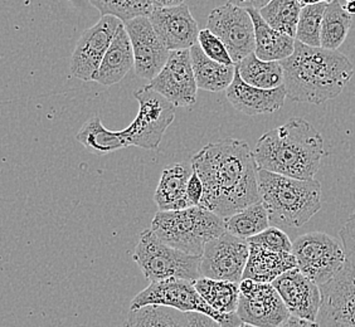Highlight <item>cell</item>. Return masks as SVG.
Returning <instances> with one entry per match:
<instances>
[{"label": "cell", "mask_w": 355, "mask_h": 327, "mask_svg": "<svg viewBox=\"0 0 355 327\" xmlns=\"http://www.w3.org/2000/svg\"><path fill=\"white\" fill-rule=\"evenodd\" d=\"M191 168L205 186L202 208L228 218L261 203L259 165L246 141L227 137L207 143L191 157Z\"/></svg>", "instance_id": "1"}, {"label": "cell", "mask_w": 355, "mask_h": 327, "mask_svg": "<svg viewBox=\"0 0 355 327\" xmlns=\"http://www.w3.org/2000/svg\"><path fill=\"white\" fill-rule=\"evenodd\" d=\"M287 98L321 105L342 94L354 75L352 62L339 51L309 47L296 41L293 55L281 61Z\"/></svg>", "instance_id": "2"}, {"label": "cell", "mask_w": 355, "mask_h": 327, "mask_svg": "<svg viewBox=\"0 0 355 327\" xmlns=\"http://www.w3.org/2000/svg\"><path fill=\"white\" fill-rule=\"evenodd\" d=\"M253 152L260 169L300 180L314 179L327 154L320 132L304 118L267 131Z\"/></svg>", "instance_id": "3"}, {"label": "cell", "mask_w": 355, "mask_h": 327, "mask_svg": "<svg viewBox=\"0 0 355 327\" xmlns=\"http://www.w3.org/2000/svg\"><path fill=\"white\" fill-rule=\"evenodd\" d=\"M259 185L261 203L272 224L301 228L321 209V184L316 179L300 180L259 169Z\"/></svg>", "instance_id": "4"}, {"label": "cell", "mask_w": 355, "mask_h": 327, "mask_svg": "<svg viewBox=\"0 0 355 327\" xmlns=\"http://www.w3.org/2000/svg\"><path fill=\"white\" fill-rule=\"evenodd\" d=\"M150 229L166 245L199 257L208 242L225 233V219L202 206L159 211L151 222Z\"/></svg>", "instance_id": "5"}, {"label": "cell", "mask_w": 355, "mask_h": 327, "mask_svg": "<svg viewBox=\"0 0 355 327\" xmlns=\"http://www.w3.org/2000/svg\"><path fill=\"white\" fill-rule=\"evenodd\" d=\"M134 260L150 283L169 279L196 282L202 277L199 256L173 248L157 238L151 229L140 234Z\"/></svg>", "instance_id": "6"}, {"label": "cell", "mask_w": 355, "mask_h": 327, "mask_svg": "<svg viewBox=\"0 0 355 327\" xmlns=\"http://www.w3.org/2000/svg\"><path fill=\"white\" fill-rule=\"evenodd\" d=\"M148 305H162L177 308L183 312L208 315L219 322L222 327H241L243 325L237 312L225 315L213 310L199 294L191 281L169 279L150 283L131 301L130 310H137Z\"/></svg>", "instance_id": "7"}, {"label": "cell", "mask_w": 355, "mask_h": 327, "mask_svg": "<svg viewBox=\"0 0 355 327\" xmlns=\"http://www.w3.org/2000/svg\"><path fill=\"white\" fill-rule=\"evenodd\" d=\"M134 96L139 103V111L135 120L121 130V134L128 146L157 150L165 131L175 118V106L149 85Z\"/></svg>", "instance_id": "8"}, {"label": "cell", "mask_w": 355, "mask_h": 327, "mask_svg": "<svg viewBox=\"0 0 355 327\" xmlns=\"http://www.w3.org/2000/svg\"><path fill=\"white\" fill-rule=\"evenodd\" d=\"M293 254L297 268L319 286L334 280L347 263L343 243L328 233L310 232L297 237Z\"/></svg>", "instance_id": "9"}, {"label": "cell", "mask_w": 355, "mask_h": 327, "mask_svg": "<svg viewBox=\"0 0 355 327\" xmlns=\"http://www.w3.org/2000/svg\"><path fill=\"white\" fill-rule=\"evenodd\" d=\"M237 315L245 325L280 327L291 315L272 283L241 281Z\"/></svg>", "instance_id": "10"}, {"label": "cell", "mask_w": 355, "mask_h": 327, "mask_svg": "<svg viewBox=\"0 0 355 327\" xmlns=\"http://www.w3.org/2000/svg\"><path fill=\"white\" fill-rule=\"evenodd\" d=\"M250 257L246 239L225 232L205 245L200 257L202 277L241 283Z\"/></svg>", "instance_id": "11"}, {"label": "cell", "mask_w": 355, "mask_h": 327, "mask_svg": "<svg viewBox=\"0 0 355 327\" xmlns=\"http://www.w3.org/2000/svg\"><path fill=\"white\" fill-rule=\"evenodd\" d=\"M207 26L225 43L236 64L254 52V24L246 9L227 3L211 12Z\"/></svg>", "instance_id": "12"}, {"label": "cell", "mask_w": 355, "mask_h": 327, "mask_svg": "<svg viewBox=\"0 0 355 327\" xmlns=\"http://www.w3.org/2000/svg\"><path fill=\"white\" fill-rule=\"evenodd\" d=\"M116 17L105 15L94 27L85 30L71 57V73L81 81H94L117 29L123 24Z\"/></svg>", "instance_id": "13"}, {"label": "cell", "mask_w": 355, "mask_h": 327, "mask_svg": "<svg viewBox=\"0 0 355 327\" xmlns=\"http://www.w3.org/2000/svg\"><path fill=\"white\" fill-rule=\"evenodd\" d=\"M320 327H355V266L349 262L334 280L320 286Z\"/></svg>", "instance_id": "14"}, {"label": "cell", "mask_w": 355, "mask_h": 327, "mask_svg": "<svg viewBox=\"0 0 355 327\" xmlns=\"http://www.w3.org/2000/svg\"><path fill=\"white\" fill-rule=\"evenodd\" d=\"M175 107H188L197 101V81L193 71L191 49L173 51L164 69L149 83Z\"/></svg>", "instance_id": "15"}, {"label": "cell", "mask_w": 355, "mask_h": 327, "mask_svg": "<svg viewBox=\"0 0 355 327\" xmlns=\"http://www.w3.org/2000/svg\"><path fill=\"white\" fill-rule=\"evenodd\" d=\"M123 24L132 44L137 75L146 81H153L164 69L171 51L157 35L149 17H139Z\"/></svg>", "instance_id": "16"}, {"label": "cell", "mask_w": 355, "mask_h": 327, "mask_svg": "<svg viewBox=\"0 0 355 327\" xmlns=\"http://www.w3.org/2000/svg\"><path fill=\"white\" fill-rule=\"evenodd\" d=\"M272 286L285 302L291 316L316 322L322 302L320 286L306 277L297 267L273 281Z\"/></svg>", "instance_id": "17"}, {"label": "cell", "mask_w": 355, "mask_h": 327, "mask_svg": "<svg viewBox=\"0 0 355 327\" xmlns=\"http://www.w3.org/2000/svg\"><path fill=\"white\" fill-rule=\"evenodd\" d=\"M153 27L166 48L173 51L191 49L198 43L199 28L188 6L154 8L149 15Z\"/></svg>", "instance_id": "18"}, {"label": "cell", "mask_w": 355, "mask_h": 327, "mask_svg": "<svg viewBox=\"0 0 355 327\" xmlns=\"http://www.w3.org/2000/svg\"><path fill=\"white\" fill-rule=\"evenodd\" d=\"M225 95L234 109L248 116L273 114L284 106L287 98L285 85L273 89L254 87L241 78L237 67L234 80L231 86L225 89Z\"/></svg>", "instance_id": "19"}, {"label": "cell", "mask_w": 355, "mask_h": 327, "mask_svg": "<svg viewBox=\"0 0 355 327\" xmlns=\"http://www.w3.org/2000/svg\"><path fill=\"white\" fill-rule=\"evenodd\" d=\"M131 69H135V57L130 37L123 23L117 29L115 38L103 57V63L94 77V81L103 86H112L123 80Z\"/></svg>", "instance_id": "20"}, {"label": "cell", "mask_w": 355, "mask_h": 327, "mask_svg": "<svg viewBox=\"0 0 355 327\" xmlns=\"http://www.w3.org/2000/svg\"><path fill=\"white\" fill-rule=\"evenodd\" d=\"M191 171V168L185 164H173L165 168L154 194L159 211H183L191 208L187 188Z\"/></svg>", "instance_id": "21"}, {"label": "cell", "mask_w": 355, "mask_h": 327, "mask_svg": "<svg viewBox=\"0 0 355 327\" xmlns=\"http://www.w3.org/2000/svg\"><path fill=\"white\" fill-rule=\"evenodd\" d=\"M296 267L297 262L293 253L272 252L259 245H250V257L243 280L272 283L284 273Z\"/></svg>", "instance_id": "22"}, {"label": "cell", "mask_w": 355, "mask_h": 327, "mask_svg": "<svg viewBox=\"0 0 355 327\" xmlns=\"http://www.w3.org/2000/svg\"><path fill=\"white\" fill-rule=\"evenodd\" d=\"M248 13L254 24L256 49L254 53L262 61L281 62L293 55L295 51V38L284 35L268 26L259 10L250 9Z\"/></svg>", "instance_id": "23"}, {"label": "cell", "mask_w": 355, "mask_h": 327, "mask_svg": "<svg viewBox=\"0 0 355 327\" xmlns=\"http://www.w3.org/2000/svg\"><path fill=\"white\" fill-rule=\"evenodd\" d=\"M191 63L199 89L208 92H220L231 86L236 66H225L213 61L203 52L199 43L191 48Z\"/></svg>", "instance_id": "24"}, {"label": "cell", "mask_w": 355, "mask_h": 327, "mask_svg": "<svg viewBox=\"0 0 355 327\" xmlns=\"http://www.w3.org/2000/svg\"><path fill=\"white\" fill-rule=\"evenodd\" d=\"M76 139L87 150L92 151L97 155H105L129 148L121 131H111L107 129L106 126H103L101 118L97 115L83 123L81 130L77 132Z\"/></svg>", "instance_id": "25"}, {"label": "cell", "mask_w": 355, "mask_h": 327, "mask_svg": "<svg viewBox=\"0 0 355 327\" xmlns=\"http://www.w3.org/2000/svg\"><path fill=\"white\" fill-rule=\"evenodd\" d=\"M236 67L241 78L254 87L273 89L285 85L281 62L262 61L254 52L239 62Z\"/></svg>", "instance_id": "26"}, {"label": "cell", "mask_w": 355, "mask_h": 327, "mask_svg": "<svg viewBox=\"0 0 355 327\" xmlns=\"http://www.w3.org/2000/svg\"><path fill=\"white\" fill-rule=\"evenodd\" d=\"M125 327H191L188 312L173 307L148 305L130 310Z\"/></svg>", "instance_id": "27"}, {"label": "cell", "mask_w": 355, "mask_h": 327, "mask_svg": "<svg viewBox=\"0 0 355 327\" xmlns=\"http://www.w3.org/2000/svg\"><path fill=\"white\" fill-rule=\"evenodd\" d=\"M193 283L205 302L219 314L237 312L239 283L230 281L211 280L205 277H200Z\"/></svg>", "instance_id": "28"}, {"label": "cell", "mask_w": 355, "mask_h": 327, "mask_svg": "<svg viewBox=\"0 0 355 327\" xmlns=\"http://www.w3.org/2000/svg\"><path fill=\"white\" fill-rule=\"evenodd\" d=\"M352 21L353 15L344 9L339 0L329 3L322 19L321 47L338 51L348 37Z\"/></svg>", "instance_id": "29"}, {"label": "cell", "mask_w": 355, "mask_h": 327, "mask_svg": "<svg viewBox=\"0 0 355 327\" xmlns=\"http://www.w3.org/2000/svg\"><path fill=\"white\" fill-rule=\"evenodd\" d=\"M270 217L262 203L251 205L243 211L225 218V232L239 238L248 239L270 228Z\"/></svg>", "instance_id": "30"}, {"label": "cell", "mask_w": 355, "mask_h": 327, "mask_svg": "<svg viewBox=\"0 0 355 327\" xmlns=\"http://www.w3.org/2000/svg\"><path fill=\"white\" fill-rule=\"evenodd\" d=\"M301 9L297 0H272L261 9L260 14L273 29L296 38Z\"/></svg>", "instance_id": "31"}, {"label": "cell", "mask_w": 355, "mask_h": 327, "mask_svg": "<svg viewBox=\"0 0 355 327\" xmlns=\"http://www.w3.org/2000/svg\"><path fill=\"white\" fill-rule=\"evenodd\" d=\"M328 4L329 3H320L301 9L296 41L301 42L309 47H321V28Z\"/></svg>", "instance_id": "32"}, {"label": "cell", "mask_w": 355, "mask_h": 327, "mask_svg": "<svg viewBox=\"0 0 355 327\" xmlns=\"http://www.w3.org/2000/svg\"><path fill=\"white\" fill-rule=\"evenodd\" d=\"M247 242L248 245H259L272 252L293 253V242L279 227H270L260 234L247 239Z\"/></svg>", "instance_id": "33"}, {"label": "cell", "mask_w": 355, "mask_h": 327, "mask_svg": "<svg viewBox=\"0 0 355 327\" xmlns=\"http://www.w3.org/2000/svg\"><path fill=\"white\" fill-rule=\"evenodd\" d=\"M198 43L205 55H208L213 61L218 62L225 66H236L225 43L220 41L218 37L211 32L208 28L202 29L199 32Z\"/></svg>", "instance_id": "34"}, {"label": "cell", "mask_w": 355, "mask_h": 327, "mask_svg": "<svg viewBox=\"0 0 355 327\" xmlns=\"http://www.w3.org/2000/svg\"><path fill=\"white\" fill-rule=\"evenodd\" d=\"M339 237L342 239L347 262L355 266V213L345 222V224L339 232Z\"/></svg>", "instance_id": "35"}, {"label": "cell", "mask_w": 355, "mask_h": 327, "mask_svg": "<svg viewBox=\"0 0 355 327\" xmlns=\"http://www.w3.org/2000/svg\"><path fill=\"white\" fill-rule=\"evenodd\" d=\"M187 194H188V199L191 202V206L202 205L203 197H205V186H203V182L199 177L197 171H191L189 182H188V188H187Z\"/></svg>", "instance_id": "36"}, {"label": "cell", "mask_w": 355, "mask_h": 327, "mask_svg": "<svg viewBox=\"0 0 355 327\" xmlns=\"http://www.w3.org/2000/svg\"><path fill=\"white\" fill-rule=\"evenodd\" d=\"M191 327H222L217 321L208 315L200 312H188Z\"/></svg>", "instance_id": "37"}, {"label": "cell", "mask_w": 355, "mask_h": 327, "mask_svg": "<svg viewBox=\"0 0 355 327\" xmlns=\"http://www.w3.org/2000/svg\"><path fill=\"white\" fill-rule=\"evenodd\" d=\"M272 0H228V3H231L236 7L243 8L246 10L254 9L260 12L262 8L266 7L268 3H271Z\"/></svg>", "instance_id": "38"}, {"label": "cell", "mask_w": 355, "mask_h": 327, "mask_svg": "<svg viewBox=\"0 0 355 327\" xmlns=\"http://www.w3.org/2000/svg\"><path fill=\"white\" fill-rule=\"evenodd\" d=\"M280 327H320L318 322H311V321L301 320L297 317L291 316L288 320Z\"/></svg>", "instance_id": "39"}, {"label": "cell", "mask_w": 355, "mask_h": 327, "mask_svg": "<svg viewBox=\"0 0 355 327\" xmlns=\"http://www.w3.org/2000/svg\"><path fill=\"white\" fill-rule=\"evenodd\" d=\"M185 0H151L154 8L177 7L184 4Z\"/></svg>", "instance_id": "40"}, {"label": "cell", "mask_w": 355, "mask_h": 327, "mask_svg": "<svg viewBox=\"0 0 355 327\" xmlns=\"http://www.w3.org/2000/svg\"><path fill=\"white\" fill-rule=\"evenodd\" d=\"M297 1L300 3V6L302 8L316 6V4H320V3H328L327 0H297Z\"/></svg>", "instance_id": "41"}, {"label": "cell", "mask_w": 355, "mask_h": 327, "mask_svg": "<svg viewBox=\"0 0 355 327\" xmlns=\"http://www.w3.org/2000/svg\"><path fill=\"white\" fill-rule=\"evenodd\" d=\"M344 9H345L350 15H355V1L347 3V6H344Z\"/></svg>", "instance_id": "42"}, {"label": "cell", "mask_w": 355, "mask_h": 327, "mask_svg": "<svg viewBox=\"0 0 355 327\" xmlns=\"http://www.w3.org/2000/svg\"><path fill=\"white\" fill-rule=\"evenodd\" d=\"M352 1H355V0H347V3H352Z\"/></svg>", "instance_id": "43"}, {"label": "cell", "mask_w": 355, "mask_h": 327, "mask_svg": "<svg viewBox=\"0 0 355 327\" xmlns=\"http://www.w3.org/2000/svg\"><path fill=\"white\" fill-rule=\"evenodd\" d=\"M327 1H328V3H331V1H334V0H327Z\"/></svg>", "instance_id": "44"}, {"label": "cell", "mask_w": 355, "mask_h": 327, "mask_svg": "<svg viewBox=\"0 0 355 327\" xmlns=\"http://www.w3.org/2000/svg\"><path fill=\"white\" fill-rule=\"evenodd\" d=\"M246 327H254V326H251V325H246Z\"/></svg>", "instance_id": "45"}, {"label": "cell", "mask_w": 355, "mask_h": 327, "mask_svg": "<svg viewBox=\"0 0 355 327\" xmlns=\"http://www.w3.org/2000/svg\"><path fill=\"white\" fill-rule=\"evenodd\" d=\"M241 327H246V325H245V324H243V325H242V326Z\"/></svg>", "instance_id": "46"}]
</instances>
